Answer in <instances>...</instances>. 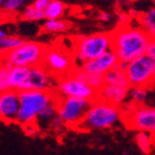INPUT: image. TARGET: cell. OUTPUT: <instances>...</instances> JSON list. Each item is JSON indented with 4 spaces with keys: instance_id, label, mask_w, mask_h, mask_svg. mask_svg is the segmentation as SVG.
Here are the masks:
<instances>
[{
    "instance_id": "cell-1",
    "label": "cell",
    "mask_w": 155,
    "mask_h": 155,
    "mask_svg": "<svg viewBox=\"0 0 155 155\" xmlns=\"http://www.w3.org/2000/svg\"><path fill=\"white\" fill-rule=\"evenodd\" d=\"M112 50L119 62L129 63L145 54L150 45L151 37L141 26L119 25L111 33Z\"/></svg>"
},
{
    "instance_id": "cell-2",
    "label": "cell",
    "mask_w": 155,
    "mask_h": 155,
    "mask_svg": "<svg viewBox=\"0 0 155 155\" xmlns=\"http://www.w3.org/2000/svg\"><path fill=\"white\" fill-rule=\"evenodd\" d=\"M123 120L120 107L100 99L91 101L85 119L78 129L83 130H106L113 128Z\"/></svg>"
},
{
    "instance_id": "cell-3",
    "label": "cell",
    "mask_w": 155,
    "mask_h": 155,
    "mask_svg": "<svg viewBox=\"0 0 155 155\" xmlns=\"http://www.w3.org/2000/svg\"><path fill=\"white\" fill-rule=\"evenodd\" d=\"M21 107L18 113L16 124L20 126L37 123L39 114L47 106L55 103L58 96L54 91L40 90H23L20 91Z\"/></svg>"
},
{
    "instance_id": "cell-4",
    "label": "cell",
    "mask_w": 155,
    "mask_h": 155,
    "mask_svg": "<svg viewBox=\"0 0 155 155\" xmlns=\"http://www.w3.org/2000/svg\"><path fill=\"white\" fill-rule=\"evenodd\" d=\"M111 49V33H94L88 36H80L76 38L73 55L78 67L84 63L100 57Z\"/></svg>"
},
{
    "instance_id": "cell-5",
    "label": "cell",
    "mask_w": 155,
    "mask_h": 155,
    "mask_svg": "<svg viewBox=\"0 0 155 155\" xmlns=\"http://www.w3.org/2000/svg\"><path fill=\"white\" fill-rule=\"evenodd\" d=\"M47 46L34 40H26L22 46L10 52L1 54V64L5 66L31 67L41 65L46 53Z\"/></svg>"
},
{
    "instance_id": "cell-6",
    "label": "cell",
    "mask_w": 155,
    "mask_h": 155,
    "mask_svg": "<svg viewBox=\"0 0 155 155\" xmlns=\"http://www.w3.org/2000/svg\"><path fill=\"white\" fill-rule=\"evenodd\" d=\"M91 101L86 100V99L58 96V115L62 118L66 127L78 129V127L81 125V123L85 119Z\"/></svg>"
},
{
    "instance_id": "cell-7",
    "label": "cell",
    "mask_w": 155,
    "mask_h": 155,
    "mask_svg": "<svg viewBox=\"0 0 155 155\" xmlns=\"http://www.w3.org/2000/svg\"><path fill=\"white\" fill-rule=\"evenodd\" d=\"M126 74L130 87H155V65L147 54L134 59L126 67Z\"/></svg>"
},
{
    "instance_id": "cell-8",
    "label": "cell",
    "mask_w": 155,
    "mask_h": 155,
    "mask_svg": "<svg viewBox=\"0 0 155 155\" xmlns=\"http://www.w3.org/2000/svg\"><path fill=\"white\" fill-rule=\"evenodd\" d=\"M42 65L55 78L72 74L77 67L73 53L67 52L60 46L47 47Z\"/></svg>"
},
{
    "instance_id": "cell-9",
    "label": "cell",
    "mask_w": 155,
    "mask_h": 155,
    "mask_svg": "<svg viewBox=\"0 0 155 155\" xmlns=\"http://www.w3.org/2000/svg\"><path fill=\"white\" fill-rule=\"evenodd\" d=\"M53 91L59 97H72L86 99L89 101L98 99V91L89 86L85 80L75 76L73 73L57 78V84Z\"/></svg>"
},
{
    "instance_id": "cell-10",
    "label": "cell",
    "mask_w": 155,
    "mask_h": 155,
    "mask_svg": "<svg viewBox=\"0 0 155 155\" xmlns=\"http://www.w3.org/2000/svg\"><path fill=\"white\" fill-rule=\"evenodd\" d=\"M123 122L129 129L145 131L155 136V107L145 104L138 105L132 113L123 116Z\"/></svg>"
},
{
    "instance_id": "cell-11",
    "label": "cell",
    "mask_w": 155,
    "mask_h": 155,
    "mask_svg": "<svg viewBox=\"0 0 155 155\" xmlns=\"http://www.w3.org/2000/svg\"><path fill=\"white\" fill-rule=\"evenodd\" d=\"M55 84L57 78L44 65H36L29 67L28 76L25 80L23 90L53 91L55 88Z\"/></svg>"
},
{
    "instance_id": "cell-12",
    "label": "cell",
    "mask_w": 155,
    "mask_h": 155,
    "mask_svg": "<svg viewBox=\"0 0 155 155\" xmlns=\"http://www.w3.org/2000/svg\"><path fill=\"white\" fill-rule=\"evenodd\" d=\"M21 107L20 92L12 89L3 91L0 94V118L5 124L16 123Z\"/></svg>"
},
{
    "instance_id": "cell-13",
    "label": "cell",
    "mask_w": 155,
    "mask_h": 155,
    "mask_svg": "<svg viewBox=\"0 0 155 155\" xmlns=\"http://www.w3.org/2000/svg\"><path fill=\"white\" fill-rule=\"evenodd\" d=\"M118 62L119 60L117 55L111 49L109 51H106L105 53H103L102 55H100V57L84 63L78 67L88 73L105 75L106 73H109L111 70H113L114 67L118 64Z\"/></svg>"
},
{
    "instance_id": "cell-14",
    "label": "cell",
    "mask_w": 155,
    "mask_h": 155,
    "mask_svg": "<svg viewBox=\"0 0 155 155\" xmlns=\"http://www.w3.org/2000/svg\"><path fill=\"white\" fill-rule=\"evenodd\" d=\"M129 89L130 87L105 84L102 89L98 91V99L112 103L114 105L120 106L129 99Z\"/></svg>"
},
{
    "instance_id": "cell-15",
    "label": "cell",
    "mask_w": 155,
    "mask_h": 155,
    "mask_svg": "<svg viewBox=\"0 0 155 155\" xmlns=\"http://www.w3.org/2000/svg\"><path fill=\"white\" fill-rule=\"evenodd\" d=\"M29 67L26 66H12L9 67L8 75V87L9 89L15 91L23 90L25 80L28 76Z\"/></svg>"
},
{
    "instance_id": "cell-16",
    "label": "cell",
    "mask_w": 155,
    "mask_h": 155,
    "mask_svg": "<svg viewBox=\"0 0 155 155\" xmlns=\"http://www.w3.org/2000/svg\"><path fill=\"white\" fill-rule=\"evenodd\" d=\"M128 63L118 62V64L111 70L109 73H106L104 75L105 78V84L110 85H116L123 86V87H130V84L128 81L126 74V67Z\"/></svg>"
},
{
    "instance_id": "cell-17",
    "label": "cell",
    "mask_w": 155,
    "mask_h": 155,
    "mask_svg": "<svg viewBox=\"0 0 155 155\" xmlns=\"http://www.w3.org/2000/svg\"><path fill=\"white\" fill-rule=\"evenodd\" d=\"M137 21L151 39H155V5L143 12H140Z\"/></svg>"
},
{
    "instance_id": "cell-18",
    "label": "cell",
    "mask_w": 155,
    "mask_h": 155,
    "mask_svg": "<svg viewBox=\"0 0 155 155\" xmlns=\"http://www.w3.org/2000/svg\"><path fill=\"white\" fill-rule=\"evenodd\" d=\"M73 74L77 77L81 78L83 80H85L86 83L89 86H91L93 89H96L97 91H99L100 89H102L104 85H105V78L104 75L101 74H93V73H88L86 71L81 70L79 67H76V70L73 72Z\"/></svg>"
},
{
    "instance_id": "cell-19",
    "label": "cell",
    "mask_w": 155,
    "mask_h": 155,
    "mask_svg": "<svg viewBox=\"0 0 155 155\" xmlns=\"http://www.w3.org/2000/svg\"><path fill=\"white\" fill-rule=\"evenodd\" d=\"M154 134L145 131H137L134 136L136 144L143 155H149L154 147Z\"/></svg>"
},
{
    "instance_id": "cell-20",
    "label": "cell",
    "mask_w": 155,
    "mask_h": 155,
    "mask_svg": "<svg viewBox=\"0 0 155 155\" xmlns=\"http://www.w3.org/2000/svg\"><path fill=\"white\" fill-rule=\"evenodd\" d=\"M71 28L70 22L62 20V18H55V20H46L42 31L46 33H64Z\"/></svg>"
},
{
    "instance_id": "cell-21",
    "label": "cell",
    "mask_w": 155,
    "mask_h": 155,
    "mask_svg": "<svg viewBox=\"0 0 155 155\" xmlns=\"http://www.w3.org/2000/svg\"><path fill=\"white\" fill-rule=\"evenodd\" d=\"M64 3L61 0H52L48 8L45 10L46 13V20H55V18H61L65 13Z\"/></svg>"
},
{
    "instance_id": "cell-22",
    "label": "cell",
    "mask_w": 155,
    "mask_h": 155,
    "mask_svg": "<svg viewBox=\"0 0 155 155\" xmlns=\"http://www.w3.org/2000/svg\"><path fill=\"white\" fill-rule=\"evenodd\" d=\"M21 18H23L24 21L39 22L46 18V13H45V10L38 9L34 5H28V7H26V8L22 11Z\"/></svg>"
},
{
    "instance_id": "cell-23",
    "label": "cell",
    "mask_w": 155,
    "mask_h": 155,
    "mask_svg": "<svg viewBox=\"0 0 155 155\" xmlns=\"http://www.w3.org/2000/svg\"><path fill=\"white\" fill-rule=\"evenodd\" d=\"M25 41L26 40L24 38H22V37L10 36V35L3 39H0V51H1V54L16 49L18 47L22 46Z\"/></svg>"
},
{
    "instance_id": "cell-24",
    "label": "cell",
    "mask_w": 155,
    "mask_h": 155,
    "mask_svg": "<svg viewBox=\"0 0 155 155\" xmlns=\"http://www.w3.org/2000/svg\"><path fill=\"white\" fill-rule=\"evenodd\" d=\"M57 115H58L57 102L50 104L49 106H47L46 109L39 114L38 119H37V124L40 127V129H41V125H46L47 127H49L50 122H51Z\"/></svg>"
},
{
    "instance_id": "cell-25",
    "label": "cell",
    "mask_w": 155,
    "mask_h": 155,
    "mask_svg": "<svg viewBox=\"0 0 155 155\" xmlns=\"http://www.w3.org/2000/svg\"><path fill=\"white\" fill-rule=\"evenodd\" d=\"M149 89L143 87H130L129 89V100L134 101L138 105L145 104V101L147 99Z\"/></svg>"
},
{
    "instance_id": "cell-26",
    "label": "cell",
    "mask_w": 155,
    "mask_h": 155,
    "mask_svg": "<svg viewBox=\"0 0 155 155\" xmlns=\"http://www.w3.org/2000/svg\"><path fill=\"white\" fill-rule=\"evenodd\" d=\"M24 0H5L2 3V11L7 13H15L22 8Z\"/></svg>"
},
{
    "instance_id": "cell-27",
    "label": "cell",
    "mask_w": 155,
    "mask_h": 155,
    "mask_svg": "<svg viewBox=\"0 0 155 155\" xmlns=\"http://www.w3.org/2000/svg\"><path fill=\"white\" fill-rule=\"evenodd\" d=\"M8 75H9V67L5 64H1L0 67V91L8 90Z\"/></svg>"
},
{
    "instance_id": "cell-28",
    "label": "cell",
    "mask_w": 155,
    "mask_h": 155,
    "mask_svg": "<svg viewBox=\"0 0 155 155\" xmlns=\"http://www.w3.org/2000/svg\"><path fill=\"white\" fill-rule=\"evenodd\" d=\"M66 127V125L64 124V122L62 120V118L59 116V115H57V116L54 117V118L52 119L51 122H50L49 124V128L50 130H52L53 132H60V131H62L63 128H65Z\"/></svg>"
},
{
    "instance_id": "cell-29",
    "label": "cell",
    "mask_w": 155,
    "mask_h": 155,
    "mask_svg": "<svg viewBox=\"0 0 155 155\" xmlns=\"http://www.w3.org/2000/svg\"><path fill=\"white\" fill-rule=\"evenodd\" d=\"M22 127H23V131L25 132V134L26 136H28V137H34V136H36V134L39 132V130H41L37 123H31V124L24 125V126H22Z\"/></svg>"
},
{
    "instance_id": "cell-30",
    "label": "cell",
    "mask_w": 155,
    "mask_h": 155,
    "mask_svg": "<svg viewBox=\"0 0 155 155\" xmlns=\"http://www.w3.org/2000/svg\"><path fill=\"white\" fill-rule=\"evenodd\" d=\"M145 54H147L150 57V59L152 60V62L154 63V65H155V39H151L150 45L147 47V50Z\"/></svg>"
},
{
    "instance_id": "cell-31",
    "label": "cell",
    "mask_w": 155,
    "mask_h": 155,
    "mask_svg": "<svg viewBox=\"0 0 155 155\" xmlns=\"http://www.w3.org/2000/svg\"><path fill=\"white\" fill-rule=\"evenodd\" d=\"M52 0H35L33 5L35 7H37L38 9H41V10H46L48 8V5H50Z\"/></svg>"
},
{
    "instance_id": "cell-32",
    "label": "cell",
    "mask_w": 155,
    "mask_h": 155,
    "mask_svg": "<svg viewBox=\"0 0 155 155\" xmlns=\"http://www.w3.org/2000/svg\"><path fill=\"white\" fill-rule=\"evenodd\" d=\"M130 15L129 14H125V13H120L118 15V24L119 25H127L129 22Z\"/></svg>"
},
{
    "instance_id": "cell-33",
    "label": "cell",
    "mask_w": 155,
    "mask_h": 155,
    "mask_svg": "<svg viewBox=\"0 0 155 155\" xmlns=\"http://www.w3.org/2000/svg\"><path fill=\"white\" fill-rule=\"evenodd\" d=\"M98 20L102 22H109L111 20V14L105 11H102V12H99L98 14Z\"/></svg>"
},
{
    "instance_id": "cell-34",
    "label": "cell",
    "mask_w": 155,
    "mask_h": 155,
    "mask_svg": "<svg viewBox=\"0 0 155 155\" xmlns=\"http://www.w3.org/2000/svg\"><path fill=\"white\" fill-rule=\"evenodd\" d=\"M8 33H5V31L3 28H1V31H0V39H3L5 38V37H8Z\"/></svg>"
},
{
    "instance_id": "cell-35",
    "label": "cell",
    "mask_w": 155,
    "mask_h": 155,
    "mask_svg": "<svg viewBox=\"0 0 155 155\" xmlns=\"http://www.w3.org/2000/svg\"><path fill=\"white\" fill-rule=\"evenodd\" d=\"M128 1H131V2H138V1H143V0H128Z\"/></svg>"
},
{
    "instance_id": "cell-36",
    "label": "cell",
    "mask_w": 155,
    "mask_h": 155,
    "mask_svg": "<svg viewBox=\"0 0 155 155\" xmlns=\"http://www.w3.org/2000/svg\"><path fill=\"white\" fill-rule=\"evenodd\" d=\"M5 0H0V2H1V5H2V3L5 2Z\"/></svg>"
},
{
    "instance_id": "cell-37",
    "label": "cell",
    "mask_w": 155,
    "mask_h": 155,
    "mask_svg": "<svg viewBox=\"0 0 155 155\" xmlns=\"http://www.w3.org/2000/svg\"><path fill=\"white\" fill-rule=\"evenodd\" d=\"M123 155H127V153L126 152H123Z\"/></svg>"
},
{
    "instance_id": "cell-38",
    "label": "cell",
    "mask_w": 155,
    "mask_h": 155,
    "mask_svg": "<svg viewBox=\"0 0 155 155\" xmlns=\"http://www.w3.org/2000/svg\"><path fill=\"white\" fill-rule=\"evenodd\" d=\"M153 106L155 107V100H154V102H153Z\"/></svg>"
},
{
    "instance_id": "cell-39",
    "label": "cell",
    "mask_w": 155,
    "mask_h": 155,
    "mask_svg": "<svg viewBox=\"0 0 155 155\" xmlns=\"http://www.w3.org/2000/svg\"><path fill=\"white\" fill-rule=\"evenodd\" d=\"M104 1H109V0H104Z\"/></svg>"
},
{
    "instance_id": "cell-40",
    "label": "cell",
    "mask_w": 155,
    "mask_h": 155,
    "mask_svg": "<svg viewBox=\"0 0 155 155\" xmlns=\"http://www.w3.org/2000/svg\"><path fill=\"white\" fill-rule=\"evenodd\" d=\"M78 1H81V0H78Z\"/></svg>"
}]
</instances>
